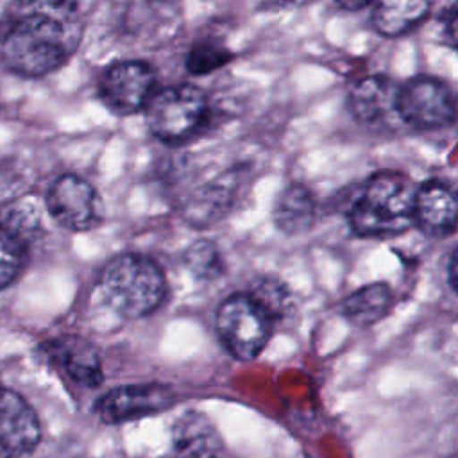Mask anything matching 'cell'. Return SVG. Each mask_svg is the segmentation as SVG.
I'll return each instance as SVG.
<instances>
[{"mask_svg":"<svg viewBox=\"0 0 458 458\" xmlns=\"http://www.w3.org/2000/svg\"><path fill=\"white\" fill-rule=\"evenodd\" d=\"M47 206L54 220L70 231L93 229L102 220V200L84 179L66 174L48 190Z\"/></svg>","mask_w":458,"mask_h":458,"instance_id":"52a82bcc","label":"cell"},{"mask_svg":"<svg viewBox=\"0 0 458 458\" xmlns=\"http://www.w3.org/2000/svg\"><path fill=\"white\" fill-rule=\"evenodd\" d=\"M447 34H449V41H451L453 47L458 50V11H456V13L453 14V18L449 20Z\"/></svg>","mask_w":458,"mask_h":458,"instance_id":"cb8c5ba5","label":"cell"},{"mask_svg":"<svg viewBox=\"0 0 458 458\" xmlns=\"http://www.w3.org/2000/svg\"><path fill=\"white\" fill-rule=\"evenodd\" d=\"M174 401V390L165 385H127L113 388L100 397L97 413L104 422L118 424L166 410Z\"/></svg>","mask_w":458,"mask_h":458,"instance_id":"9c48e42d","label":"cell"},{"mask_svg":"<svg viewBox=\"0 0 458 458\" xmlns=\"http://www.w3.org/2000/svg\"><path fill=\"white\" fill-rule=\"evenodd\" d=\"M231 59H233V54L225 47H220L215 43H200L190 50L186 57V66L191 73L204 75L222 68Z\"/></svg>","mask_w":458,"mask_h":458,"instance_id":"44dd1931","label":"cell"},{"mask_svg":"<svg viewBox=\"0 0 458 458\" xmlns=\"http://www.w3.org/2000/svg\"><path fill=\"white\" fill-rule=\"evenodd\" d=\"M310 0H261V7L268 11H281V9H293L301 7Z\"/></svg>","mask_w":458,"mask_h":458,"instance_id":"7402d4cb","label":"cell"},{"mask_svg":"<svg viewBox=\"0 0 458 458\" xmlns=\"http://www.w3.org/2000/svg\"><path fill=\"white\" fill-rule=\"evenodd\" d=\"M23 243L7 227L0 225V290L11 284L23 265Z\"/></svg>","mask_w":458,"mask_h":458,"instance_id":"d6986e66","label":"cell"},{"mask_svg":"<svg viewBox=\"0 0 458 458\" xmlns=\"http://www.w3.org/2000/svg\"><path fill=\"white\" fill-rule=\"evenodd\" d=\"M100 292L109 308L120 317L138 318L161 304L166 281L150 258L120 254L106 263L100 276Z\"/></svg>","mask_w":458,"mask_h":458,"instance_id":"3957f363","label":"cell"},{"mask_svg":"<svg viewBox=\"0 0 458 458\" xmlns=\"http://www.w3.org/2000/svg\"><path fill=\"white\" fill-rule=\"evenodd\" d=\"M145 107L150 132L165 143L193 138L208 118V97L193 84H174L159 89Z\"/></svg>","mask_w":458,"mask_h":458,"instance_id":"277c9868","label":"cell"},{"mask_svg":"<svg viewBox=\"0 0 458 458\" xmlns=\"http://www.w3.org/2000/svg\"><path fill=\"white\" fill-rule=\"evenodd\" d=\"M397 93L399 84L390 77L367 75L351 86L347 104L360 123L369 127H386L401 122L397 113Z\"/></svg>","mask_w":458,"mask_h":458,"instance_id":"8fae6325","label":"cell"},{"mask_svg":"<svg viewBox=\"0 0 458 458\" xmlns=\"http://www.w3.org/2000/svg\"><path fill=\"white\" fill-rule=\"evenodd\" d=\"M188 270L199 279H215L224 272V259L218 247L211 242L200 240L184 252Z\"/></svg>","mask_w":458,"mask_h":458,"instance_id":"ac0fdd59","label":"cell"},{"mask_svg":"<svg viewBox=\"0 0 458 458\" xmlns=\"http://www.w3.org/2000/svg\"><path fill=\"white\" fill-rule=\"evenodd\" d=\"M415 224L429 236H447L458 227V193L440 182L426 181L415 195Z\"/></svg>","mask_w":458,"mask_h":458,"instance_id":"7c38bea8","label":"cell"},{"mask_svg":"<svg viewBox=\"0 0 458 458\" xmlns=\"http://www.w3.org/2000/svg\"><path fill=\"white\" fill-rule=\"evenodd\" d=\"M77 43L79 21L73 0H16L2 55L13 72L41 77L63 66Z\"/></svg>","mask_w":458,"mask_h":458,"instance_id":"6da1fadb","label":"cell"},{"mask_svg":"<svg viewBox=\"0 0 458 458\" xmlns=\"http://www.w3.org/2000/svg\"><path fill=\"white\" fill-rule=\"evenodd\" d=\"M449 276H451V283L458 292V250L454 252L453 259H451V267H449Z\"/></svg>","mask_w":458,"mask_h":458,"instance_id":"d4e9b609","label":"cell"},{"mask_svg":"<svg viewBox=\"0 0 458 458\" xmlns=\"http://www.w3.org/2000/svg\"><path fill=\"white\" fill-rule=\"evenodd\" d=\"M315 220V199L302 184H290L281 191L274 208V222L286 234H299Z\"/></svg>","mask_w":458,"mask_h":458,"instance_id":"2e32d148","label":"cell"},{"mask_svg":"<svg viewBox=\"0 0 458 458\" xmlns=\"http://www.w3.org/2000/svg\"><path fill=\"white\" fill-rule=\"evenodd\" d=\"M415 182L395 170L374 174L354 200L349 220L361 236H392L415 224Z\"/></svg>","mask_w":458,"mask_h":458,"instance_id":"7a4b0ae2","label":"cell"},{"mask_svg":"<svg viewBox=\"0 0 458 458\" xmlns=\"http://www.w3.org/2000/svg\"><path fill=\"white\" fill-rule=\"evenodd\" d=\"M48 358L57 363L73 381L84 386L102 383V367L91 344L79 336H63L47 345Z\"/></svg>","mask_w":458,"mask_h":458,"instance_id":"4fadbf2b","label":"cell"},{"mask_svg":"<svg viewBox=\"0 0 458 458\" xmlns=\"http://www.w3.org/2000/svg\"><path fill=\"white\" fill-rule=\"evenodd\" d=\"M172 444L179 458H218L224 449L216 428L197 411H188L175 420Z\"/></svg>","mask_w":458,"mask_h":458,"instance_id":"5bb4252c","label":"cell"},{"mask_svg":"<svg viewBox=\"0 0 458 458\" xmlns=\"http://www.w3.org/2000/svg\"><path fill=\"white\" fill-rule=\"evenodd\" d=\"M433 0H374L372 27L386 38H399L419 27L429 14Z\"/></svg>","mask_w":458,"mask_h":458,"instance_id":"9a60e30c","label":"cell"},{"mask_svg":"<svg viewBox=\"0 0 458 458\" xmlns=\"http://www.w3.org/2000/svg\"><path fill=\"white\" fill-rule=\"evenodd\" d=\"M274 320L250 295H231L216 311V331L225 349L238 360H254L267 345Z\"/></svg>","mask_w":458,"mask_h":458,"instance_id":"5b68a950","label":"cell"},{"mask_svg":"<svg viewBox=\"0 0 458 458\" xmlns=\"http://www.w3.org/2000/svg\"><path fill=\"white\" fill-rule=\"evenodd\" d=\"M249 295L272 320L281 318L290 304L288 290L274 279H261Z\"/></svg>","mask_w":458,"mask_h":458,"instance_id":"ffe728a7","label":"cell"},{"mask_svg":"<svg viewBox=\"0 0 458 458\" xmlns=\"http://www.w3.org/2000/svg\"><path fill=\"white\" fill-rule=\"evenodd\" d=\"M397 113L404 125L431 131L451 125L458 116L456 97L435 77L417 75L399 84Z\"/></svg>","mask_w":458,"mask_h":458,"instance_id":"8992f818","label":"cell"},{"mask_svg":"<svg viewBox=\"0 0 458 458\" xmlns=\"http://www.w3.org/2000/svg\"><path fill=\"white\" fill-rule=\"evenodd\" d=\"M156 72L143 61H116L106 68L100 91L106 104L118 114H131L145 107L154 95Z\"/></svg>","mask_w":458,"mask_h":458,"instance_id":"ba28073f","label":"cell"},{"mask_svg":"<svg viewBox=\"0 0 458 458\" xmlns=\"http://www.w3.org/2000/svg\"><path fill=\"white\" fill-rule=\"evenodd\" d=\"M335 2L345 11H360V9H365L367 5L374 4V0H335Z\"/></svg>","mask_w":458,"mask_h":458,"instance_id":"603a6c76","label":"cell"},{"mask_svg":"<svg viewBox=\"0 0 458 458\" xmlns=\"http://www.w3.org/2000/svg\"><path fill=\"white\" fill-rule=\"evenodd\" d=\"M390 302V288L385 283H374L351 293L344 301L342 311L352 324L369 326L386 315Z\"/></svg>","mask_w":458,"mask_h":458,"instance_id":"e0dca14e","label":"cell"},{"mask_svg":"<svg viewBox=\"0 0 458 458\" xmlns=\"http://www.w3.org/2000/svg\"><path fill=\"white\" fill-rule=\"evenodd\" d=\"M39 422L30 404L0 386V458H27L39 442Z\"/></svg>","mask_w":458,"mask_h":458,"instance_id":"30bf717a","label":"cell"}]
</instances>
